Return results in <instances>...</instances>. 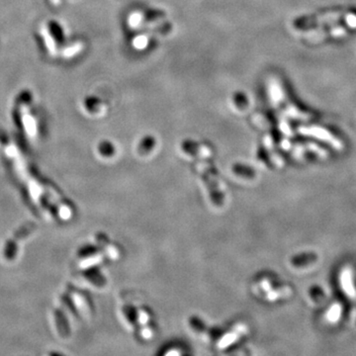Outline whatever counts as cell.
<instances>
[{
  "label": "cell",
  "mask_w": 356,
  "mask_h": 356,
  "mask_svg": "<svg viewBox=\"0 0 356 356\" xmlns=\"http://www.w3.org/2000/svg\"><path fill=\"white\" fill-rule=\"evenodd\" d=\"M346 28L342 26L333 27L328 30H317V31H310L305 34V38L313 43H319L328 38H342L347 35Z\"/></svg>",
  "instance_id": "cell-2"
},
{
  "label": "cell",
  "mask_w": 356,
  "mask_h": 356,
  "mask_svg": "<svg viewBox=\"0 0 356 356\" xmlns=\"http://www.w3.org/2000/svg\"><path fill=\"white\" fill-rule=\"evenodd\" d=\"M344 14L342 12H330L322 14L319 16H317L315 18H308V19H302L300 22H302L304 25H314V24H329V23H335L339 21L340 19L344 18Z\"/></svg>",
  "instance_id": "cell-3"
},
{
  "label": "cell",
  "mask_w": 356,
  "mask_h": 356,
  "mask_svg": "<svg viewBox=\"0 0 356 356\" xmlns=\"http://www.w3.org/2000/svg\"><path fill=\"white\" fill-rule=\"evenodd\" d=\"M100 242L104 245V249L106 251V254L110 258H113V260H117V258L120 255V249L115 244H113L112 243L111 244L108 243L105 239H100Z\"/></svg>",
  "instance_id": "cell-4"
},
{
  "label": "cell",
  "mask_w": 356,
  "mask_h": 356,
  "mask_svg": "<svg viewBox=\"0 0 356 356\" xmlns=\"http://www.w3.org/2000/svg\"><path fill=\"white\" fill-rule=\"evenodd\" d=\"M300 132L302 134H304L305 136H310L317 140L326 142L327 144H329L330 146H332L334 149H336L337 150H339L343 148L342 143L337 137H335L332 133H330L327 129H323L319 126L304 127V128L300 129Z\"/></svg>",
  "instance_id": "cell-1"
},
{
  "label": "cell",
  "mask_w": 356,
  "mask_h": 356,
  "mask_svg": "<svg viewBox=\"0 0 356 356\" xmlns=\"http://www.w3.org/2000/svg\"><path fill=\"white\" fill-rule=\"evenodd\" d=\"M343 20L346 25L351 29H356V14L354 13H345Z\"/></svg>",
  "instance_id": "cell-5"
}]
</instances>
